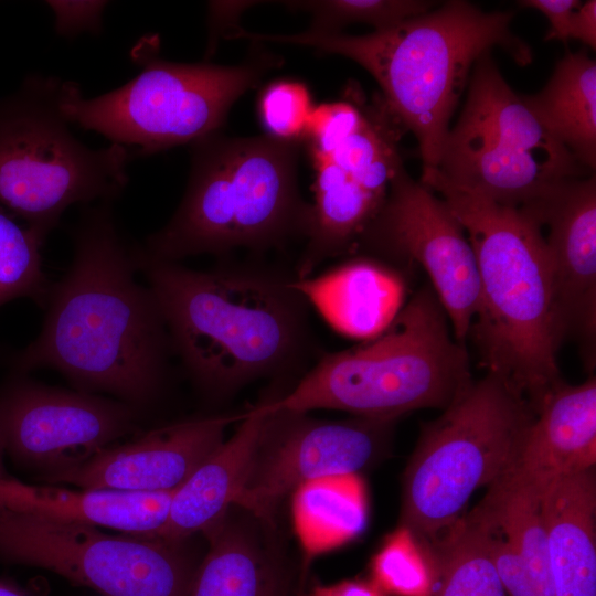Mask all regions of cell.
<instances>
[{
    "label": "cell",
    "mask_w": 596,
    "mask_h": 596,
    "mask_svg": "<svg viewBox=\"0 0 596 596\" xmlns=\"http://www.w3.org/2000/svg\"><path fill=\"white\" fill-rule=\"evenodd\" d=\"M141 412L120 400L17 376L0 387V448L49 482L136 430Z\"/></svg>",
    "instance_id": "13"
},
{
    "label": "cell",
    "mask_w": 596,
    "mask_h": 596,
    "mask_svg": "<svg viewBox=\"0 0 596 596\" xmlns=\"http://www.w3.org/2000/svg\"><path fill=\"white\" fill-rule=\"evenodd\" d=\"M310 596H385L371 581H342L332 585H315Z\"/></svg>",
    "instance_id": "36"
},
{
    "label": "cell",
    "mask_w": 596,
    "mask_h": 596,
    "mask_svg": "<svg viewBox=\"0 0 596 596\" xmlns=\"http://www.w3.org/2000/svg\"><path fill=\"white\" fill-rule=\"evenodd\" d=\"M453 337L436 294L425 286L380 334L323 354L287 392L263 406L334 409L383 421L419 408L445 409L471 381L467 350Z\"/></svg>",
    "instance_id": "6"
},
{
    "label": "cell",
    "mask_w": 596,
    "mask_h": 596,
    "mask_svg": "<svg viewBox=\"0 0 596 596\" xmlns=\"http://www.w3.org/2000/svg\"><path fill=\"white\" fill-rule=\"evenodd\" d=\"M461 115L435 169L445 183L501 205L525 207L590 172L536 119L491 56L475 63Z\"/></svg>",
    "instance_id": "10"
},
{
    "label": "cell",
    "mask_w": 596,
    "mask_h": 596,
    "mask_svg": "<svg viewBox=\"0 0 596 596\" xmlns=\"http://www.w3.org/2000/svg\"><path fill=\"white\" fill-rule=\"evenodd\" d=\"M512 19L509 11L488 12L451 0L363 35L241 30L238 39L310 46L356 62L377 82L387 110L416 137L423 170H429L438 164L450 118L476 61L499 46L521 66L532 62L531 47L511 29Z\"/></svg>",
    "instance_id": "3"
},
{
    "label": "cell",
    "mask_w": 596,
    "mask_h": 596,
    "mask_svg": "<svg viewBox=\"0 0 596 596\" xmlns=\"http://www.w3.org/2000/svg\"><path fill=\"white\" fill-rule=\"evenodd\" d=\"M0 596H26L17 585L0 579Z\"/></svg>",
    "instance_id": "38"
},
{
    "label": "cell",
    "mask_w": 596,
    "mask_h": 596,
    "mask_svg": "<svg viewBox=\"0 0 596 596\" xmlns=\"http://www.w3.org/2000/svg\"><path fill=\"white\" fill-rule=\"evenodd\" d=\"M540 124L590 172L596 167V61L567 52L536 94L521 95Z\"/></svg>",
    "instance_id": "24"
},
{
    "label": "cell",
    "mask_w": 596,
    "mask_h": 596,
    "mask_svg": "<svg viewBox=\"0 0 596 596\" xmlns=\"http://www.w3.org/2000/svg\"><path fill=\"white\" fill-rule=\"evenodd\" d=\"M296 533L307 557L359 536L368 521V500L360 475L309 481L292 492Z\"/></svg>",
    "instance_id": "25"
},
{
    "label": "cell",
    "mask_w": 596,
    "mask_h": 596,
    "mask_svg": "<svg viewBox=\"0 0 596 596\" xmlns=\"http://www.w3.org/2000/svg\"><path fill=\"white\" fill-rule=\"evenodd\" d=\"M522 8L535 9L543 13L550 22L545 41H562L566 43L572 38V31L577 9L582 4L578 0H522L518 1Z\"/></svg>",
    "instance_id": "34"
},
{
    "label": "cell",
    "mask_w": 596,
    "mask_h": 596,
    "mask_svg": "<svg viewBox=\"0 0 596 596\" xmlns=\"http://www.w3.org/2000/svg\"><path fill=\"white\" fill-rule=\"evenodd\" d=\"M535 412L503 380L487 373L424 425L402 478L400 525L433 543L471 496L510 467Z\"/></svg>",
    "instance_id": "9"
},
{
    "label": "cell",
    "mask_w": 596,
    "mask_h": 596,
    "mask_svg": "<svg viewBox=\"0 0 596 596\" xmlns=\"http://www.w3.org/2000/svg\"><path fill=\"white\" fill-rule=\"evenodd\" d=\"M429 545L438 570L432 596H505L485 528L472 514L459 518Z\"/></svg>",
    "instance_id": "26"
},
{
    "label": "cell",
    "mask_w": 596,
    "mask_h": 596,
    "mask_svg": "<svg viewBox=\"0 0 596 596\" xmlns=\"http://www.w3.org/2000/svg\"><path fill=\"white\" fill-rule=\"evenodd\" d=\"M313 107L308 86L292 79L268 84L258 98V114L267 136L286 142L304 139Z\"/></svg>",
    "instance_id": "30"
},
{
    "label": "cell",
    "mask_w": 596,
    "mask_h": 596,
    "mask_svg": "<svg viewBox=\"0 0 596 596\" xmlns=\"http://www.w3.org/2000/svg\"><path fill=\"white\" fill-rule=\"evenodd\" d=\"M366 120V110L352 102L338 100L313 107L305 131L309 153L326 155L356 132Z\"/></svg>",
    "instance_id": "31"
},
{
    "label": "cell",
    "mask_w": 596,
    "mask_h": 596,
    "mask_svg": "<svg viewBox=\"0 0 596 596\" xmlns=\"http://www.w3.org/2000/svg\"><path fill=\"white\" fill-rule=\"evenodd\" d=\"M240 418L200 416L150 429L108 446L47 483L131 492L174 491L222 445L226 427Z\"/></svg>",
    "instance_id": "17"
},
{
    "label": "cell",
    "mask_w": 596,
    "mask_h": 596,
    "mask_svg": "<svg viewBox=\"0 0 596 596\" xmlns=\"http://www.w3.org/2000/svg\"><path fill=\"white\" fill-rule=\"evenodd\" d=\"M291 10L311 14L310 31L338 33L350 24L362 23L374 31L394 26L419 17L436 8L435 1L426 0H316L281 1Z\"/></svg>",
    "instance_id": "29"
},
{
    "label": "cell",
    "mask_w": 596,
    "mask_h": 596,
    "mask_svg": "<svg viewBox=\"0 0 596 596\" xmlns=\"http://www.w3.org/2000/svg\"><path fill=\"white\" fill-rule=\"evenodd\" d=\"M419 181L444 199L473 248L479 300L469 333L481 365L536 413L563 381L557 365L563 340L542 226L523 209L456 189L430 173Z\"/></svg>",
    "instance_id": "4"
},
{
    "label": "cell",
    "mask_w": 596,
    "mask_h": 596,
    "mask_svg": "<svg viewBox=\"0 0 596 596\" xmlns=\"http://www.w3.org/2000/svg\"><path fill=\"white\" fill-rule=\"evenodd\" d=\"M140 73L117 89L85 98L64 82L63 111L70 123L111 143L149 156L217 134L232 105L280 64L258 52L237 65L175 63L159 56V40L146 36L131 50Z\"/></svg>",
    "instance_id": "7"
},
{
    "label": "cell",
    "mask_w": 596,
    "mask_h": 596,
    "mask_svg": "<svg viewBox=\"0 0 596 596\" xmlns=\"http://www.w3.org/2000/svg\"><path fill=\"white\" fill-rule=\"evenodd\" d=\"M370 570L371 582L394 596H432L438 583L429 543L401 525L385 538Z\"/></svg>",
    "instance_id": "27"
},
{
    "label": "cell",
    "mask_w": 596,
    "mask_h": 596,
    "mask_svg": "<svg viewBox=\"0 0 596 596\" xmlns=\"http://www.w3.org/2000/svg\"><path fill=\"white\" fill-rule=\"evenodd\" d=\"M554 596H596L594 468L553 481L541 499Z\"/></svg>",
    "instance_id": "23"
},
{
    "label": "cell",
    "mask_w": 596,
    "mask_h": 596,
    "mask_svg": "<svg viewBox=\"0 0 596 596\" xmlns=\"http://www.w3.org/2000/svg\"><path fill=\"white\" fill-rule=\"evenodd\" d=\"M110 203L82 212L72 263L50 285L41 331L14 368L53 369L78 391L108 393L142 411L161 395L173 351L152 292L136 280L134 245L120 235Z\"/></svg>",
    "instance_id": "1"
},
{
    "label": "cell",
    "mask_w": 596,
    "mask_h": 596,
    "mask_svg": "<svg viewBox=\"0 0 596 596\" xmlns=\"http://www.w3.org/2000/svg\"><path fill=\"white\" fill-rule=\"evenodd\" d=\"M258 406L265 421L234 505L273 524L283 500L298 487L324 477L359 475L390 449L395 421H332Z\"/></svg>",
    "instance_id": "12"
},
{
    "label": "cell",
    "mask_w": 596,
    "mask_h": 596,
    "mask_svg": "<svg viewBox=\"0 0 596 596\" xmlns=\"http://www.w3.org/2000/svg\"><path fill=\"white\" fill-rule=\"evenodd\" d=\"M63 93L60 78L31 75L0 98V206L43 242L73 204L117 199L132 158L117 143L92 149L77 140Z\"/></svg>",
    "instance_id": "8"
},
{
    "label": "cell",
    "mask_w": 596,
    "mask_h": 596,
    "mask_svg": "<svg viewBox=\"0 0 596 596\" xmlns=\"http://www.w3.org/2000/svg\"><path fill=\"white\" fill-rule=\"evenodd\" d=\"M470 514L485 528L489 556L505 595L535 596L526 568L511 541L475 510Z\"/></svg>",
    "instance_id": "32"
},
{
    "label": "cell",
    "mask_w": 596,
    "mask_h": 596,
    "mask_svg": "<svg viewBox=\"0 0 596 596\" xmlns=\"http://www.w3.org/2000/svg\"><path fill=\"white\" fill-rule=\"evenodd\" d=\"M304 585H305V583L301 584V586L299 587V589H298V592L296 593L295 596H304V589H302V588H304Z\"/></svg>",
    "instance_id": "40"
},
{
    "label": "cell",
    "mask_w": 596,
    "mask_h": 596,
    "mask_svg": "<svg viewBox=\"0 0 596 596\" xmlns=\"http://www.w3.org/2000/svg\"><path fill=\"white\" fill-rule=\"evenodd\" d=\"M309 307L341 334L369 340L403 307L400 269L372 256L353 257L328 270L295 279Z\"/></svg>",
    "instance_id": "20"
},
{
    "label": "cell",
    "mask_w": 596,
    "mask_h": 596,
    "mask_svg": "<svg viewBox=\"0 0 596 596\" xmlns=\"http://www.w3.org/2000/svg\"><path fill=\"white\" fill-rule=\"evenodd\" d=\"M256 1H212L209 3V44L206 56L211 55L221 34L227 35L236 28L237 18Z\"/></svg>",
    "instance_id": "35"
},
{
    "label": "cell",
    "mask_w": 596,
    "mask_h": 596,
    "mask_svg": "<svg viewBox=\"0 0 596 596\" xmlns=\"http://www.w3.org/2000/svg\"><path fill=\"white\" fill-rule=\"evenodd\" d=\"M181 542L58 521L0 504V561L50 571L105 596H187L198 565Z\"/></svg>",
    "instance_id": "11"
},
{
    "label": "cell",
    "mask_w": 596,
    "mask_h": 596,
    "mask_svg": "<svg viewBox=\"0 0 596 596\" xmlns=\"http://www.w3.org/2000/svg\"><path fill=\"white\" fill-rule=\"evenodd\" d=\"M191 146L184 195L169 222L141 245L148 255L179 263L306 237L310 203L298 188L299 142L217 132Z\"/></svg>",
    "instance_id": "5"
},
{
    "label": "cell",
    "mask_w": 596,
    "mask_h": 596,
    "mask_svg": "<svg viewBox=\"0 0 596 596\" xmlns=\"http://www.w3.org/2000/svg\"><path fill=\"white\" fill-rule=\"evenodd\" d=\"M172 351L207 396L226 397L258 379L286 376L307 360L309 305L295 274L255 264L207 270L157 259L134 245Z\"/></svg>",
    "instance_id": "2"
},
{
    "label": "cell",
    "mask_w": 596,
    "mask_h": 596,
    "mask_svg": "<svg viewBox=\"0 0 596 596\" xmlns=\"http://www.w3.org/2000/svg\"><path fill=\"white\" fill-rule=\"evenodd\" d=\"M204 535L209 550L187 596H295L289 556L277 532L249 511L233 505Z\"/></svg>",
    "instance_id": "19"
},
{
    "label": "cell",
    "mask_w": 596,
    "mask_h": 596,
    "mask_svg": "<svg viewBox=\"0 0 596 596\" xmlns=\"http://www.w3.org/2000/svg\"><path fill=\"white\" fill-rule=\"evenodd\" d=\"M542 226L562 340L581 348L587 369L596 361V177L568 180L540 201L521 207Z\"/></svg>",
    "instance_id": "16"
},
{
    "label": "cell",
    "mask_w": 596,
    "mask_h": 596,
    "mask_svg": "<svg viewBox=\"0 0 596 596\" xmlns=\"http://www.w3.org/2000/svg\"><path fill=\"white\" fill-rule=\"evenodd\" d=\"M588 45L593 50L596 47V1L588 0L582 2L577 9L573 26L572 38Z\"/></svg>",
    "instance_id": "37"
},
{
    "label": "cell",
    "mask_w": 596,
    "mask_h": 596,
    "mask_svg": "<svg viewBox=\"0 0 596 596\" xmlns=\"http://www.w3.org/2000/svg\"><path fill=\"white\" fill-rule=\"evenodd\" d=\"M2 450L0 448V482H2L3 480L10 478V476L7 473L4 467H3V464H2Z\"/></svg>",
    "instance_id": "39"
},
{
    "label": "cell",
    "mask_w": 596,
    "mask_h": 596,
    "mask_svg": "<svg viewBox=\"0 0 596 596\" xmlns=\"http://www.w3.org/2000/svg\"><path fill=\"white\" fill-rule=\"evenodd\" d=\"M43 243L0 206V307L23 297L45 305L50 284L42 269Z\"/></svg>",
    "instance_id": "28"
},
{
    "label": "cell",
    "mask_w": 596,
    "mask_h": 596,
    "mask_svg": "<svg viewBox=\"0 0 596 596\" xmlns=\"http://www.w3.org/2000/svg\"><path fill=\"white\" fill-rule=\"evenodd\" d=\"M596 379L562 381L543 400L508 470L490 487L542 498L556 479L594 468ZM489 488V487H488Z\"/></svg>",
    "instance_id": "18"
},
{
    "label": "cell",
    "mask_w": 596,
    "mask_h": 596,
    "mask_svg": "<svg viewBox=\"0 0 596 596\" xmlns=\"http://www.w3.org/2000/svg\"><path fill=\"white\" fill-rule=\"evenodd\" d=\"M360 251L396 268L423 267L454 338L464 344L478 308V265L461 223L443 198L401 168Z\"/></svg>",
    "instance_id": "14"
},
{
    "label": "cell",
    "mask_w": 596,
    "mask_h": 596,
    "mask_svg": "<svg viewBox=\"0 0 596 596\" xmlns=\"http://www.w3.org/2000/svg\"><path fill=\"white\" fill-rule=\"evenodd\" d=\"M174 491L73 490L28 485L10 477L0 482V504L58 521L155 538L167 521Z\"/></svg>",
    "instance_id": "21"
},
{
    "label": "cell",
    "mask_w": 596,
    "mask_h": 596,
    "mask_svg": "<svg viewBox=\"0 0 596 596\" xmlns=\"http://www.w3.org/2000/svg\"><path fill=\"white\" fill-rule=\"evenodd\" d=\"M55 17V31L63 36L97 33L107 1H47Z\"/></svg>",
    "instance_id": "33"
},
{
    "label": "cell",
    "mask_w": 596,
    "mask_h": 596,
    "mask_svg": "<svg viewBox=\"0 0 596 596\" xmlns=\"http://www.w3.org/2000/svg\"><path fill=\"white\" fill-rule=\"evenodd\" d=\"M264 421L258 405L241 415L233 435L174 491L167 521L155 538L181 542L204 534L227 513L247 477Z\"/></svg>",
    "instance_id": "22"
},
{
    "label": "cell",
    "mask_w": 596,
    "mask_h": 596,
    "mask_svg": "<svg viewBox=\"0 0 596 596\" xmlns=\"http://www.w3.org/2000/svg\"><path fill=\"white\" fill-rule=\"evenodd\" d=\"M398 126L379 103L366 109L364 125L334 150L310 153L315 201L296 278L313 275L330 258L356 252L385 203L393 178L404 167Z\"/></svg>",
    "instance_id": "15"
}]
</instances>
